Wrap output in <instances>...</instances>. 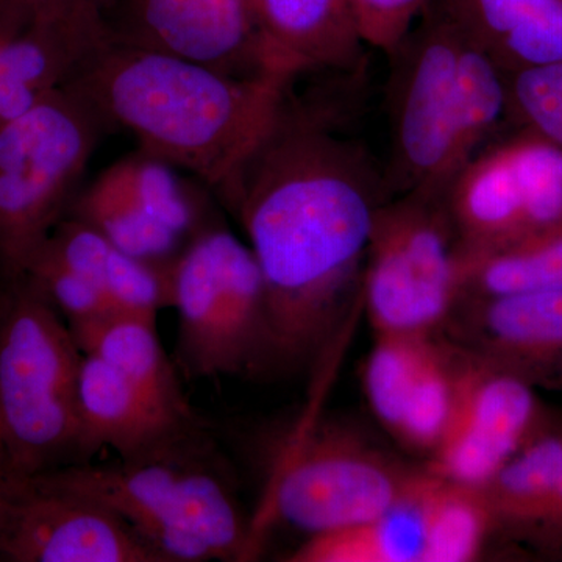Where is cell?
I'll return each instance as SVG.
<instances>
[{"instance_id":"1","label":"cell","mask_w":562,"mask_h":562,"mask_svg":"<svg viewBox=\"0 0 562 562\" xmlns=\"http://www.w3.org/2000/svg\"><path fill=\"white\" fill-rule=\"evenodd\" d=\"M355 74L294 77L261 138L214 190L260 266L266 369L324 350L361 294L373 222L392 198L386 166L350 110Z\"/></svg>"},{"instance_id":"2","label":"cell","mask_w":562,"mask_h":562,"mask_svg":"<svg viewBox=\"0 0 562 562\" xmlns=\"http://www.w3.org/2000/svg\"><path fill=\"white\" fill-rule=\"evenodd\" d=\"M292 79L228 76L109 36L63 87L90 103L109 131L131 132L140 150L214 191L261 138Z\"/></svg>"},{"instance_id":"3","label":"cell","mask_w":562,"mask_h":562,"mask_svg":"<svg viewBox=\"0 0 562 562\" xmlns=\"http://www.w3.org/2000/svg\"><path fill=\"white\" fill-rule=\"evenodd\" d=\"M211 457L206 435L155 457L36 475L116 513L165 562L239 561L250 553L254 528Z\"/></svg>"},{"instance_id":"4","label":"cell","mask_w":562,"mask_h":562,"mask_svg":"<svg viewBox=\"0 0 562 562\" xmlns=\"http://www.w3.org/2000/svg\"><path fill=\"white\" fill-rule=\"evenodd\" d=\"M69 325L27 276L0 284L2 479L83 462L79 372Z\"/></svg>"},{"instance_id":"5","label":"cell","mask_w":562,"mask_h":562,"mask_svg":"<svg viewBox=\"0 0 562 562\" xmlns=\"http://www.w3.org/2000/svg\"><path fill=\"white\" fill-rule=\"evenodd\" d=\"M105 122L60 87L0 127V284L20 279L72 205Z\"/></svg>"},{"instance_id":"6","label":"cell","mask_w":562,"mask_h":562,"mask_svg":"<svg viewBox=\"0 0 562 562\" xmlns=\"http://www.w3.org/2000/svg\"><path fill=\"white\" fill-rule=\"evenodd\" d=\"M177 366L190 379L244 375L268 364L265 283L250 246L206 225L171 266Z\"/></svg>"},{"instance_id":"7","label":"cell","mask_w":562,"mask_h":562,"mask_svg":"<svg viewBox=\"0 0 562 562\" xmlns=\"http://www.w3.org/2000/svg\"><path fill=\"white\" fill-rule=\"evenodd\" d=\"M447 188L395 195L376 214L361 283L375 333L432 336L460 301Z\"/></svg>"},{"instance_id":"8","label":"cell","mask_w":562,"mask_h":562,"mask_svg":"<svg viewBox=\"0 0 562 562\" xmlns=\"http://www.w3.org/2000/svg\"><path fill=\"white\" fill-rule=\"evenodd\" d=\"M460 33L428 5L390 58L386 166L392 198L449 187L464 166L458 87Z\"/></svg>"},{"instance_id":"9","label":"cell","mask_w":562,"mask_h":562,"mask_svg":"<svg viewBox=\"0 0 562 562\" xmlns=\"http://www.w3.org/2000/svg\"><path fill=\"white\" fill-rule=\"evenodd\" d=\"M438 479L338 425H310L281 457L269 509L310 536L382 516Z\"/></svg>"},{"instance_id":"10","label":"cell","mask_w":562,"mask_h":562,"mask_svg":"<svg viewBox=\"0 0 562 562\" xmlns=\"http://www.w3.org/2000/svg\"><path fill=\"white\" fill-rule=\"evenodd\" d=\"M199 191L179 169L138 149L81 187L66 216L90 225L131 257L169 266L209 225Z\"/></svg>"},{"instance_id":"11","label":"cell","mask_w":562,"mask_h":562,"mask_svg":"<svg viewBox=\"0 0 562 562\" xmlns=\"http://www.w3.org/2000/svg\"><path fill=\"white\" fill-rule=\"evenodd\" d=\"M2 483V561L165 562L131 524L101 503L38 475Z\"/></svg>"},{"instance_id":"12","label":"cell","mask_w":562,"mask_h":562,"mask_svg":"<svg viewBox=\"0 0 562 562\" xmlns=\"http://www.w3.org/2000/svg\"><path fill=\"white\" fill-rule=\"evenodd\" d=\"M538 398L524 376L490 361L457 364L449 425L428 468L464 486L482 487L538 431Z\"/></svg>"},{"instance_id":"13","label":"cell","mask_w":562,"mask_h":562,"mask_svg":"<svg viewBox=\"0 0 562 562\" xmlns=\"http://www.w3.org/2000/svg\"><path fill=\"white\" fill-rule=\"evenodd\" d=\"M109 31L117 43L177 55L228 76L271 72L247 0H116Z\"/></svg>"},{"instance_id":"14","label":"cell","mask_w":562,"mask_h":562,"mask_svg":"<svg viewBox=\"0 0 562 562\" xmlns=\"http://www.w3.org/2000/svg\"><path fill=\"white\" fill-rule=\"evenodd\" d=\"M79 416L83 462L105 447L121 460H140L209 435L205 427L162 413L113 366L91 353H83L80 362Z\"/></svg>"},{"instance_id":"15","label":"cell","mask_w":562,"mask_h":562,"mask_svg":"<svg viewBox=\"0 0 562 562\" xmlns=\"http://www.w3.org/2000/svg\"><path fill=\"white\" fill-rule=\"evenodd\" d=\"M266 69L283 76L357 72L364 47L349 0H247Z\"/></svg>"},{"instance_id":"16","label":"cell","mask_w":562,"mask_h":562,"mask_svg":"<svg viewBox=\"0 0 562 562\" xmlns=\"http://www.w3.org/2000/svg\"><path fill=\"white\" fill-rule=\"evenodd\" d=\"M453 313L479 357L530 382L562 366V291L461 297Z\"/></svg>"},{"instance_id":"17","label":"cell","mask_w":562,"mask_h":562,"mask_svg":"<svg viewBox=\"0 0 562 562\" xmlns=\"http://www.w3.org/2000/svg\"><path fill=\"white\" fill-rule=\"evenodd\" d=\"M458 249L482 250L530 233V199L508 140L484 147L447 188Z\"/></svg>"},{"instance_id":"18","label":"cell","mask_w":562,"mask_h":562,"mask_svg":"<svg viewBox=\"0 0 562 562\" xmlns=\"http://www.w3.org/2000/svg\"><path fill=\"white\" fill-rule=\"evenodd\" d=\"M505 72L562 61V0H432Z\"/></svg>"},{"instance_id":"19","label":"cell","mask_w":562,"mask_h":562,"mask_svg":"<svg viewBox=\"0 0 562 562\" xmlns=\"http://www.w3.org/2000/svg\"><path fill=\"white\" fill-rule=\"evenodd\" d=\"M43 249L74 272L92 281L109 299L116 314L155 322L172 306L171 265H150L113 246L98 231L66 216L54 228Z\"/></svg>"},{"instance_id":"20","label":"cell","mask_w":562,"mask_h":562,"mask_svg":"<svg viewBox=\"0 0 562 562\" xmlns=\"http://www.w3.org/2000/svg\"><path fill=\"white\" fill-rule=\"evenodd\" d=\"M69 330L83 353L109 362L162 413L205 427L184 394L179 369L162 349L155 322L111 313Z\"/></svg>"},{"instance_id":"21","label":"cell","mask_w":562,"mask_h":562,"mask_svg":"<svg viewBox=\"0 0 562 562\" xmlns=\"http://www.w3.org/2000/svg\"><path fill=\"white\" fill-rule=\"evenodd\" d=\"M109 36L44 22H27L14 33L0 52V127L63 87Z\"/></svg>"},{"instance_id":"22","label":"cell","mask_w":562,"mask_h":562,"mask_svg":"<svg viewBox=\"0 0 562 562\" xmlns=\"http://www.w3.org/2000/svg\"><path fill=\"white\" fill-rule=\"evenodd\" d=\"M461 297L562 291V222L512 243L457 250Z\"/></svg>"},{"instance_id":"23","label":"cell","mask_w":562,"mask_h":562,"mask_svg":"<svg viewBox=\"0 0 562 562\" xmlns=\"http://www.w3.org/2000/svg\"><path fill=\"white\" fill-rule=\"evenodd\" d=\"M439 479L382 516L310 536L284 561L422 562L428 495Z\"/></svg>"},{"instance_id":"24","label":"cell","mask_w":562,"mask_h":562,"mask_svg":"<svg viewBox=\"0 0 562 562\" xmlns=\"http://www.w3.org/2000/svg\"><path fill=\"white\" fill-rule=\"evenodd\" d=\"M562 469V432H541L479 487L495 524L527 531Z\"/></svg>"},{"instance_id":"25","label":"cell","mask_w":562,"mask_h":562,"mask_svg":"<svg viewBox=\"0 0 562 562\" xmlns=\"http://www.w3.org/2000/svg\"><path fill=\"white\" fill-rule=\"evenodd\" d=\"M494 517L479 487L443 480L427 501L422 562H469L482 553Z\"/></svg>"},{"instance_id":"26","label":"cell","mask_w":562,"mask_h":562,"mask_svg":"<svg viewBox=\"0 0 562 562\" xmlns=\"http://www.w3.org/2000/svg\"><path fill=\"white\" fill-rule=\"evenodd\" d=\"M458 33L461 150L468 162L484 149L492 133L508 117V92L505 70L479 44Z\"/></svg>"},{"instance_id":"27","label":"cell","mask_w":562,"mask_h":562,"mask_svg":"<svg viewBox=\"0 0 562 562\" xmlns=\"http://www.w3.org/2000/svg\"><path fill=\"white\" fill-rule=\"evenodd\" d=\"M432 336L375 333L364 371V387L372 412L395 435L419 375Z\"/></svg>"},{"instance_id":"28","label":"cell","mask_w":562,"mask_h":562,"mask_svg":"<svg viewBox=\"0 0 562 562\" xmlns=\"http://www.w3.org/2000/svg\"><path fill=\"white\" fill-rule=\"evenodd\" d=\"M457 394V364L435 341L427 351L406 403L395 438L417 452L435 453L441 442Z\"/></svg>"},{"instance_id":"29","label":"cell","mask_w":562,"mask_h":562,"mask_svg":"<svg viewBox=\"0 0 562 562\" xmlns=\"http://www.w3.org/2000/svg\"><path fill=\"white\" fill-rule=\"evenodd\" d=\"M505 77L508 117L562 150V61Z\"/></svg>"},{"instance_id":"30","label":"cell","mask_w":562,"mask_h":562,"mask_svg":"<svg viewBox=\"0 0 562 562\" xmlns=\"http://www.w3.org/2000/svg\"><path fill=\"white\" fill-rule=\"evenodd\" d=\"M24 276L38 284L69 327L114 313L109 299L92 281L74 272L47 250L36 251Z\"/></svg>"},{"instance_id":"31","label":"cell","mask_w":562,"mask_h":562,"mask_svg":"<svg viewBox=\"0 0 562 562\" xmlns=\"http://www.w3.org/2000/svg\"><path fill=\"white\" fill-rule=\"evenodd\" d=\"M366 46L390 55L412 31L432 0H349Z\"/></svg>"},{"instance_id":"32","label":"cell","mask_w":562,"mask_h":562,"mask_svg":"<svg viewBox=\"0 0 562 562\" xmlns=\"http://www.w3.org/2000/svg\"><path fill=\"white\" fill-rule=\"evenodd\" d=\"M31 22L61 25L87 33H110L116 0H7Z\"/></svg>"},{"instance_id":"33","label":"cell","mask_w":562,"mask_h":562,"mask_svg":"<svg viewBox=\"0 0 562 562\" xmlns=\"http://www.w3.org/2000/svg\"><path fill=\"white\" fill-rule=\"evenodd\" d=\"M528 535L546 550L562 547V469L541 514L528 527Z\"/></svg>"},{"instance_id":"34","label":"cell","mask_w":562,"mask_h":562,"mask_svg":"<svg viewBox=\"0 0 562 562\" xmlns=\"http://www.w3.org/2000/svg\"><path fill=\"white\" fill-rule=\"evenodd\" d=\"M27 22L31 21L21 11L14 9L7 0H0V52H2L7 41L24 27Z\"/></svg>"},{"instance_id":"35","label":"cell","mask_w":562,"mask_h":562,"mask_svg":"<svg viewBox=\"0 0 562 562\" xmlns=\"http://www.w3.org/2000/svg\"><path fill=\"white\" fill-rule=\"evenodd\" d=\"M5 512H7V497L5 487L0 482V543H2L3 525H5ZM2 561V560H0Z\"/></svg>"},{"instance_id":"36","label":"cell","mask_w":562,"mask_h":562,"mask_svg":"<svg viewBox=\"0 0 562 562\" xmlns=\"http://www.w3.org/2000/svg\"><path fill=\"white\" fill-rule=\"evenodd\" d=\"M2 460H3L2 438H0V479H2Z\"/></svg>"}]
</instances>
